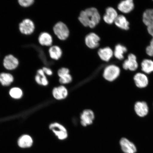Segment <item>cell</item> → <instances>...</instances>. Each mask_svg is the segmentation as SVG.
<instances>
[{
    "label": "cell",
    "mask_w": 153,
    "mask_h": 153,
    "mask_svg": "<svg viewBox=\"0 0 153 153\" xmlns=\"http://www.w3.org/2000/svg\"><path fill=\"white\" fill-rule=\"evenodd\" d=\"M78 20L84 26L94 28L100 22L101 16L96 8L90 7L81 11Z\"/></svg>",
    "instance_id": "cell-1"
},
{
    "label": "cell",
    "mask_w": 153,
    "mask_h": 153,
    "mask_svg": "<svg viewBox=\"0 0 153 153\" xmlns=\"http://www.w3.org/2000/svg\"><path fill=\"white\" fill-rule=\"evenodd\" d=\"M120 68L114 65H110L105 68L103 72V77L106 81L111 82L115 81L119 76Z\"/></svg>",
    "instance_id": "cell-2"
},
{
    "label": "cell",
    "mask_w": 153,
    "mask_h": 153,
    "mask_svg": "<svg viewBox=\"0 0 153 153\" xmlns=\"http://www.w3.org/2000/svg\"><path fill=\"white\" fill-rule=\"evenodd\" d=\"M53 31L59 39L64 41L70 35V30L66 25L62 22H59L53 27Z\"/></svg>",
    "instance_id": "cell-3"
},
{
    "label": "cell",
    "mask_w": 153,
    "mask_h": 153,
    "mask_svg": "<svg viewBox=\"0 0 153 153\" xmlns=\"http://www.w3.org/2000/svg\"><path fill=\"white\" fill-rule=\"evenodd\" d=\"M49 128L59 140H64L68 137V131L62 124L55 122L51 124Z\"/></svg>",
    "instance_id": "cell-4"
},
{
    "label": "cell",
    "mask_w": 153,
    "mask_h": 153,
    "mask_svg": "<svg viewBox=\"0 0 153 153\" xmlns=\"http://www.w3.org/2000/svg\"><path fill=\"white\" fill-rule=\"evenodd\" d=\"M135 114L140 117L143 118L148 115L149 113V107L144 101H137L134 107Z\"/></svg>",
    "instance_id": "cell-5"
},
{
    "label": "cell",
    "mask_w": 153,
    "mask_h": 153,
    "mask_svg": "<svg viewBox=\"0 0 153 153\" xmlns=\"http://www.w3.org/2000/svg\"><path fill=\"white\" fill-rule=\"evenodd\" d=\"M35 26L34 23L30 19H25L19 25V30L22 34L29 35L34 31Z\"/></svg>",
    "instance_id": "cell-6"
},
{
    "label": "cell",
    "mask_w": 153,
    "mask_h": 153,
    "mask_svg": "<svg viewBox=\"0 0 153 153\" xmlns=\"http://www.w3.org/2000/svg\"><path fill=\"white\" fill-rule=\"evenodd\" d=\"M81 125L84 127L91 125L95 118L94 113L92 111L87 109L83 111L80 116Z\"/></svg>",
    "instance_id": "cell-7"
},
{
    "label": "cell",
    "mask_w": 153,
    "mask_h": 153,
    "mask_svg": "<svg viewBox=\"0 0 153 153\" xmlns=\"http://www.w3.org/2000/svg\"><path fill=\"white\" fill-rule=\"evenodd\" d=\"M134 81L135 85L140 89L145 88L148 87L149 83L148 76L142 73H137L134 76Z\"/></svg>",
    "instance_id": "cell-8"
},
{
    "label": "cell",
    "mask_w": 153,
    "mask_h": 153,
    "mask_svg": "<svg viewBox=\"0 0 153 153\" xmlns=\"http://www.w3.org/2000/svg\"><path fill=\"white\" fill-rule=\"evenodd\" d=\"M138 67L136 56L132 53L128 55V59L124 61L123 64V68L124 70H128L131 71H135Z\"/></svg>",
    "instance_id": "cell-9"
},
{
    "label": "cell",
    "mask_w": 153,
    "mask_h": 153,
    "mask_svg": "<svg viewBox=\"0 0 153 153\" xmlns=\"http://www.w3.org/2000/svg\"><path fill=\"white\" fill-rule=\"evenodd\" d=\"M120 143L124 153H135L137 152V148L135 144L126 137L120 139Z\"/></svg>",
    "instance_id": "cell-10"
},
{
    "label": "cell",
    "mask_w": 153,
    "mask_h": 153,
    "mask_svg": "<svg viewBox=\"0 0 153 153\" xmlns=\"http://www.w3.org/2000/svg\"><path fill=\"white\" fill-rule=\"evenodd\" d=\"M100 37L94 33H91L86 36L85 39L86 45L89 48L95 49L98 47L99 45Z\"/></svg>",
    "instance_id": "cell-11"
},
{
    "label": "cell",
    "mask_w": 153,
    "mask_h": 153,
    "mask_svg": "<svg viewBox=\"0 0 153 153\" xmlns=\"http://www.w3.org/2000/svg\"><path fill=\"white\" fill-rule=\"evenodd\" d=\"M19 64L18 59L12 55H7L4 59L3 65L7 70H14L17 68Z\"/></svg>",
    "instance_id": "cell-12"
},
{
    "label": "cell",
    "mask_w": 153,
    "mask_h": 153,
    "mask_svg": "<svg viewBox=\"0 0 153 153\" xmlns=\"http://www.w3.org/2000/svg\"><path fill=\"white\" fill-rule=\"evenodd\" d=\"M70 71L66 68H62L58 70L57 74L60 78L59 82L63 85L70 83L72 81V78L69 74Z\"/></svg>",
    "instance_id": "cell-13"
},
{
    "label": "cell",
    "mask_w": 153,
    "mask_h": 153,
    "mask_svg": "<svg viewBox=\"0 0 153 153\" xmlns=\"http://www.w3.org/2000/svg\"><path fill=\"white\" fill-rule=\"evenodd\" d=\"M118 16L117 11L115 9L112 7H108L106 10L103 20L106 23L111 24L114 22Z\"/></svg>",
    "instance_id": "cell-14"
},
{
    "label": "cell",
    "mask_w": 153,
    "mask_h": 153,
    "mask_svg": "<svg viewBox=\"0 0 153 153\" xmlns=\"http://www.w3.org/2000/svg\"><path fill=\"white\" fill-rule=\"evenodd\" d=\"M53 96L57 100L64 99L68 97V89L64 86L61 85L54 88L52 91Z\"/></svg>",
    "instance_id": "cell-15"
},
{
    "label": "cell",
    "mask_w": 153,
    "mask_h": 153,
    "mask_svg": "<svg viewBox=\"0 0 153 153\" xmlns=\"http://www.w3.org/2000/svg\"><path fill=\"white\" fill-rule=\"evenodd\" d=\"M98 55L101 60L108 62L114 55V52L110 48L105 47L99 50Z\"/></svg>",
    "instance_id": "cell-16"
},
{
    "label": "cell",
    "mask_w": 153,
    "mask_h": 153,
    "mask_svg": "<svg viewBox=\"0 0 153 153\" xmlns=\"http://www.w3.org/2000/svg\"><path fill=\"white\" fill-rule=\"evenodd\" d=\"M134 6L132 0H126L120 2L118 5V9L121 12L127 14L133 10Z\"/></svg>",
    "instance_id": "cell-17"
},
{
    "label": "cell",
    "mask_w": 153,
    "mask_h": 153,
    "mask_svg": "<svg viewBox=\"0 0 153 153\" xmlns=\"http://www.w3.org/2000/svg\"><path fill=\"white\" fill-rule=\"evenodd\" d=\"M18 143L19 146L21 148H29L33 145V141L30 136L25 135L19 138Z\"/></svg>",
    "instance_id": "cell-18"
},
{
    "label": "cell",
    "mask_w": 153,
    "mask_h": 153,
    "mask_svg": "<svg viewBox=\"0 0 153 153\" xmlns=\"http://www.w3.org/2000/svg\"><path fill=\"white\" fill-rule=\"evenodd\" d=\"M38 41L40 45H42L50 46L52 45L53 40L52 36L50 34L47 32H44L40 34Z\"/></svg>",
    "instance_id": "cell-19"
},
{
    "label": "cell",
    "mask_w": 153,
    "mask_h": 153,
    "mask_svg": "<svg viewBox=\"0 0 153 153\" xmlns=\"http://www.w3.org/2000/svg\"><path fill=\"white\" fill-rule=\"evenodd\" d=\"M114 23L117 26L121 29L127 30L129 28V22L123 15H118Z\"/></svg>",
    "instance_id": "cell-20"
},
{
    "label": "cell",
    "mask_w": 153,
    "mask_h": 153,
    "mask_svg": "<svg viewBox=\"0 0 153 153\" xmlns=\"http://www.w3.org/2000/svg\"><path fill=\"white\" fill-rule=\"evenodd\" d=\"M50 56L53 60H58L62 55V51L61 48L57 45L51 46L49 49Z\"/></svg>",
    "instance_id": "cell-21"
},
{
    "label": "cell",
    "mask_w": 153,
    "mask_h": 153,
    "mask_svg": "<svg viewBox=\"0 0 153 153\" xmlns=\"http://www.w3.org/2000/svg\"><path fill=\"white\" fill-rule=\"evenodd\" d=\"M143 21L147 26L153 25V9H148L143 13Z\"/></svg>",
    "instance_id": "cell-22"
},
{
    "label": "cell",
    "mask_w": 153,
    "mask_h": 153,
    "mask_svg": "<svg viewBox=\"0 0 153 153\" xmlns=\"http://www.w3.org/2000/svg\"><path fill=\"white\" fill-rule=\"evenodd\" d=\"M127 48L124 46L118 44L115 47L114 55L116 58L118 60H122L124 59V54L127 52Z\"/></svg>",
    "instance_id": "cell-23"
},
{
    "label": "cell",
    "mask_w": 153,
    "mask_h": 153,
    "mask_svg": "<svg viewBox=\"0 0 153 153\" xmlns=\"http://www.w3.org/2000/svg\"><path fill=\"white\" fill-rule=\"evenodd\" d=\"M141 70L146 74L153 72V61L149 59H145L141 64Z\"/></svg>",
    "instance_id": "cell-24"
},
{
    "label": "cell",
    "mask_w": 153,
    "mask_h": 153,
    "mask_svg": "<svg viewBox=\"0 0 153 153\" xmlns=\"http://www.w3.org/2000/svg\"><path fill=\"white\" fill-rule=\"evenodd\" d=\"M14 81V78L11 74L3 73L0 74V82L4 86H8Z\"/></svg>",
    "instance_id": "cell-25"
},
{
    "label": "cell",
    "mask_w": 153,
    "mask_h": 153,
    "mask_svg": "<svg viewBox=\"0 0 153 153\" xmlns=\"http://www.w3.org/2000/svg\"><path fill=\"white\" fill-rule=\"evenodd\" d=\"M10 95L13 98L19 99L22 97L23 95L22 91L18 88H13L10 91Z\"/></svg>",
    "instance_id": "cell-26"
},
{
    "label": "cell",
    "mask_w": 153,
    "mask_h": 153,
    "mask_svg": "<svg viewBox=\"0 0 153 153\" xmlns=\"http://www.w3.org/2000/svg\"><path fill=\"white\" fill-rule=\"evenodd\" d=\"M37 74L41 76V85L47 86L48 84V81L42 69H39L37 71Z\"/></svg>",
    "instance_id": "cell-27"
},
{
    "label": "cell",
    "mask_w": 153,
    "mask_h": 153,
    "mask_svg": "<svg viewBox=\"0 0 153 153\" xmlns=\"http://www.w3.org/2000/svg\"><path fill=\"white\" fill-rule=\"evenodd\" d=\"M19 3L23 7H27L32 5L34 2L33 0H19Z\"/></svg>",
    "instance_id": "cell-28"
},
{
    "label": "cell",
    "mask_w": 153,
    "mask_h": 153,
    "mask_svg": "<svg viewBox=\"0 0 153 153\" xmlns=\"http://www.w3.org/2000/svg\"><path fill=\"white\" fill-rule=\"evenodd\" d=\"M146 52L147 54L149 56H153V47L152 46L149 45L146 48Z\"/></svg>",
    "instance_id": "cell-29"
},
{
    "label": "cell",
    "mask_w": 153,
    "mask_h": 153,
    "mask_svg": "<svg viewBox=\"0 0 153 153\" xmlns=\"http://www.w3.org/2000/svg\"><path fill=\"white\" fill-rule=\"evenodd\" d=\"M42 70L45 74H47V75L51 76L52 75L53 72L50 69L46 68V67H44Z\"/></svg>",
    "instance_id": "cell-30"
},
{
    "label": "cell",
    "mask_w": 153,
    "mask_h": 153,
    "mask_svg": "<svg viewBox=\"0 0 153 153\" xmlns=\"http://www.w3.org/2000/svg\"><path fill=\"white\" fill-rule=\"evenodd\" d=\"M148 31L149 34L153 37V25L148 26Z\"/></svg>",
    "instance_id": "cell-31"
},
{
    "label": "cell",
    "mask_w": 153,
    "mask_h": 153,
    "mask_svg": "<svg viewBox=\"0 0 153 153\" xmlns=\"http://www.w3.org/2000/svg\"><path fill=\"white\" fill-rule=\"evenodd\" d=\"M35 80L37 83L39 85H41V76L37 74L36 76Z\"/></svg>",
    "instance_id": "cell-32"
},
{
    "label": "cell",
    "mask_w": 153,
    "mask_h": 153,
    "mask_svg": "<svg viewBox=\"0 0 153 153\" xmlns=\"http://www.w3.org/2000/svg\"><path fill=\"white\" fill-rule=\"evenodd\" d=\"M150 45L152 46L153 47V37L152 40V41H151L150 42Z\"/></svg>",
    "instance_id": "cell-33"
}]
</instances>
